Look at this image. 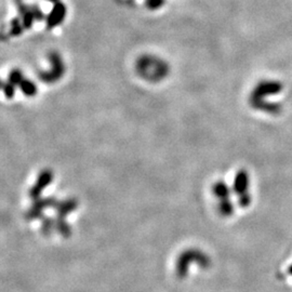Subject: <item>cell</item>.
Listing matches in <instances>:
<instances>
[{"mask_svg": "<svg viewBox=\"0 0 292 292\" xmlns=\"http://www.w3.org/2000/svg\"><path fill=\"white\" fill-rule=\"evenodd\" d=\"M135 69L139 76L149 83H159L168 76L169 64L164 59L153 54H145L138 59Z\"/></svg>", "mask_w": 292, "mask_h": 292, "instance_id": "1", "label": "cell"}, {"mask_svg": "<svg viewBox=\"0 0 292 292\" xmlns=\"http://www.w3.org/2000/svg\"><path fill=\"white\" fill-rule=\"evenodd\" d=\"M165 3L166 0H145L146 7L148 8V10H153V11L162 9L165 6Z\"/></svg>", "mask_w": 292, "mask_h": 292, "instance_id": "2", "label": "cell"}]
</instances>
